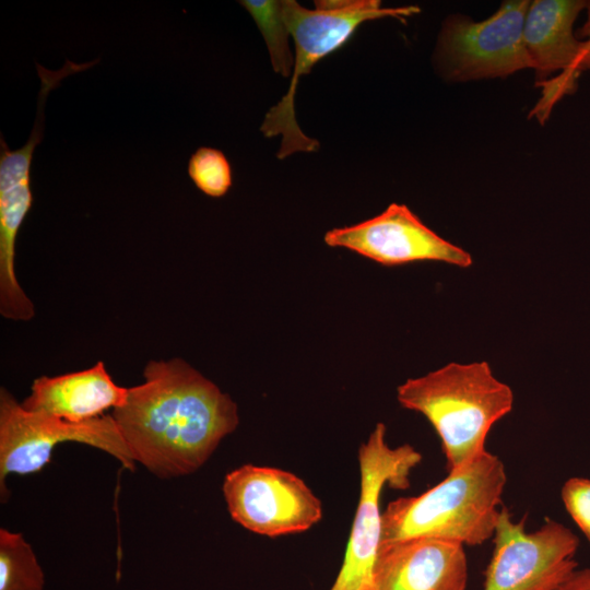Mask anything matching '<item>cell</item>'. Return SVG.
Wrapping results in <instances>:
<instances>
[{
    "mask_svg": "<svg viewBox=\"0 0 590 590\" xmlns=\"http://www.w3.org/2000/svg\"><path fill=\"white\" fill-rule=\"evenodd\" d=\"M111 415L135 463L160 479L198 471L239 423L231 396L179 357L150 361Z\"/></svg>",
    "mask_w": 590,
    "mask_h": 590,
    "instance_id": "6da1fadb",
    "label": "cell"
},
{
    "mask_svg": "<svg viewBox=\"0 0 590 590\" xmlns=\"http://www.w3.org/2000/svg\"><path fill=\"white\" fill-rule=\"evenodd\" d=\"M506 483L503 461L485 450L426 492L389 503L381 545L421 538L482 544L494 535Z\"/></svg>",
    "mask_w": 590,
    "mask_h": 590,
    "instance_id": "7a4b0ae2",
    "label": "cell"
},
{
    "mask_svg": "<svg viewBox=\"0 0 590 590\" xmlns=\"http://www.w3.org/2000/svg\"><path fill=\"white\" fill-rule=\"evenodd\" d=\"M399 403L415 411L437 433L448 472L485 451L493 425L514 405L511 388L498 380L488 363H450L397 389Z\"/></svg>",
    "mask_w": 590,
    "mask_h": 590,
    "instance_id": "3957f363",
    "label": "cell"
},
{
    "mask_svg": "<svg viewBox=\"0 0 590 590\" xmlns=\"http://www.w3.org/2000/svg\"><path fill=\"white\" fill-rule=\"evenodd\" d=\"M307 9L295 0H282V15L294 39V67L290 86L281 101L271 107L260 131L267 138L281 135L276 153L283 160L297 152H314L319 142L307 137L295 116V94L298 81L322 58L340 49L365 22L393 17L405 21L421 12L416 5L387 8L379 0H316Z\"/></svg>",
    "mask_w": 590,
    "mask_h": 590,
    "instance_id": "277c9868",
    "label": "cell"
},
{
    "mask_svg": "<svg viewBox=\"0 0 590 590\" xmlns=\"http://www.w3.org/2000/svg\"><path fill=\"white\" fill-rule=\"evenodd\" d=\"M530 0H506L487 19L453 13L441 23L433 52L436 73L446 83L507 78L532 69L523 40Z\"/></svg>",
    "mask_w": 590,
    "mask_h": 590,
    "instance_id": "5b68a950",
    "label": "cell"
},
{
    "mask_svg": "<svg viewBox=\"0 0 590 590\" xmlns=\"http://www.w3.org/2000/svg\"><path fill=\"white\" fill-rule=\"evenodd\" d=\"M378 423L358 449L359 497L341 568L329 590H374V568L381 545L385 486L405 489L422 455L411 445L390 447Z\"/></svg>",
    "mask_w": 590,
    "mask_h": 590,
    "instance_id": "8992f818",
    "label": "cell"
},
{
    "mask_svg": "<svg viewBox=\"0 0 590 590\" xmlns=\"http://www.w3.org/2000/svg\"><path fill=\"white\" fill-rule=\"evenodd\" d=\"M95 63L96 60L85 63L66 60L59 70H48L36 63L40 85L28 140L21 148L11 150L2 134L0 137V314L7 319L28 321L35 315L32 300L16 279L14 261L16 236L33 205L31 167L35 149L44 135L46 99L64 78Z\"/></svg>",
    "mask_w": 590,
    "mask_h": 590,
    "instance_id": "52a82bcc",
    "label": "cell"
},
{
    "mask_svg": "<svg viewBox=\"0 0 590 590\" xmlns=\"http://www.w3.org/2000/svg\"><path fill=\"white\" fill-rule=\"evenodd\" d=\"M76 441L103 450L133 472L135 461L113 415L72 423L23 409L5 389H0V496L8 498L9 474L40 471L50 461L54 447Z\"/></svg>",
    "mask_w": 590,
    "mask_h": 590,
    "instance_id": "ba28073f",
    "label": "cell"
},
{
    "mask_svg": "<svg viewBox=\"0 0 590 590\" xmlns=\"http://www.w3.org/2000/svg\"><path fill=\"white\" fill-rule=\"evenodd\" d=\"M493 542L483 590H553L578 566V536L550 518L529 532L502 507Z\"/></svg>",
    "mask_w": 590,
    "mask_h": 590,
    "instance_id": "9c48e42d",
    "label": "cell"
},
{
    "mask_svg": "<svg viewBox=\"0 0 590 590\" xmlns=\"http://www.w3.org/2000/svg\"><path fill=\"white\" fill-rule=\"evenodd\" d=\"M222 491L232 519L269 538L305 532L323 514L305 481L278 468L244 464L225 475Z\"/></svg>",
    "mask_w": 590,
    "mask_h": 590,
    "instance_id": "30bf717a",
    "label": "cell"
},
{
    "mask_svg": "<svg viewBox=\"0 0 590 590\" xmlns=\"http://www.w3.org/2000/svg\"><path fill=\"white\" fill-rule=\"evenodd\" d=\"M587 0H533L528 8L523 40L542 97L531 110L543 123L555 103L574 93L578 76L590 70V48L574 25Z\"/></svg>",
    "mask_w": 590,
    "mask_h": 590,
    "instance_id": "8fae6325",
    "label": "cell"
},
{
    "mask_svg": "<svg viewBox=\"0 0 590 590\" xmlns=\"http://www.w3.org/2000/svg\"><path fill=\"white\" fill-rule=\"evenodd\" d=\"M330 247L355 251L384 266L437 261L461 268L472 257L461 247L439 236L405 204L391 203L380 214L364 222L326 233Z\"/></svg>",
    "mask_w": 590,
    "mask_h": 590,
    "instance_id": "7c38bea8",
    "label": "cell"
},
{
    "mask_svg": "<svg viewBox=\"0 0 590 590\" xmlns=\"http://www.w3.org/2000/svg\"><path fill=\"white\" fill-rule=\"evenodd\" d=\"M464 545L439 539H410L380 545L374 590H465Z\"/></svg>",
    "mask_w": 590,
    "mask_h": 590,
    "instance_id": "4fadbf2b",
    "label": "cell"
},
{
    "mask_svg": "<svg viewBox=\"0 0 590 590\" xmlns=\"http://www.w3.org/2000/svg\"><path fill=\"white\" fill-rule=\"evenodd\" d=\"M127 396L128 388L118 386L99 361L83 370L36 378L21 405L30 412L80 423L121 406Z\"/></svg>",
    "mask_w": 590,
    "mask_h": 590,
    "instance_id": "5bb4252c",
    "label": "cell"
},
{
    "mask_svg": "<svg viewBox=\"0 0 590 590\" xmlns=\"http://www.w3.org/2000/svg\"><path fill=\"white\" fill-rule=\"evenodd\" d=\"M45 576L20 532L0 529V590H43Z\"/></svg>",
    "mask_w": 590,
    "mask_h": 590,
    "instance_id": "9a60e30c",
    "label": "cell"
},
{
    "mask_svg": "<svg viewBox=\"0 0 590 590\" xmlns=\"http://www.w3.org/2000/svg\"><path fill=\"white\" fill-rule=\"evenodd\" d=\"M238 3L249 12L262 34L273 70L285 78L292 75L294 56L288 43L291 34L282 15L281 1L241 0Z\"/></svg>",
    "mask_w": 590,
    "mask_h": 590,
    "instance_id": "2e32d148",
    "label": "cell"
},
{
    "mask_svg": "<svg viewBox=\"0 0 590 590\" xmlns=\"http://www.w3.org/2000/svg\"><path fill=\"white\" fill-rule=\"evenodd\" d=\"M188 175L194 186L211 198L224 197L233 185V169L219 149L200 146L188 161Z\"/></svg>",
    "mask_w": 590,
    "mask_h": 590,
    "instance_id": "e0dca14e",
    "label": "cell"
},
{
    "mask_svg": "<svg viewBox=\"0 0 590 590\" xmlns=\"http://www.w3.org/2000/svg\"><path fill=\"white\" fill-rule=\"evenodd\" d=\"M566 511L590 543V479L570 477L560 489Z\"/></svg>",
    "mask_w": 590,
    "mask_h": 590,
    "instance_id": "ac0fdd59",
    "label": "cell"
},
{
    "mask_svg": "<svg viewBox=\"0 0 590 590\" xmlns=\"http://www.w3.org/2000/svg\"><path fill=\"white\" fill-rule=\"evenodd\" d=\"M553 590H590V567L576 568Z\"/></svg>",
    "mask_w": 590,
    "mask_h": 590,
    "instance_id": "d6986e66",
    "label": "cell"
},
{
    "mask_svg": "<svg viewBox=\"0 0 590 590\" xmlns=\"http://www.w3.org/2000/svg\"><path fill=\"white\" fill-rule=\"evenodd\" d=\"M586 20L582 26L577 31V36L579 39L586 42L590 48V1H587Z\"/></svg>",
    "mask_w": 590,
    "mask_h": 590,
    "instance_id": "ffe728a7",
    "label": "cell"
}]
</instances>
